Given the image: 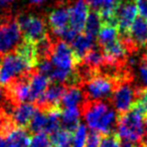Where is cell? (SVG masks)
Instances as JSON below:
<instances>
[{"instance_id":"obj_1","label":"cell","mask_w":147,"mask_h":147,"mask_svg":"<svg viewBox=\"0 0 147 147\" xmlns=\"http://www.w3.org/2000/svg\"><path fill=\"white\" fill-rule=\"evenodd\" d=\"M84 118L86 126L99 134L109 135L118 123L117 111L104 101L92 102L85 106Z\"/></svg>"},{"instance_id":"obj_2","label":"cell","mask_w":147,"mask_h":147,"mask_svg":"<svg viewBox=\"0 0 147 147\" xmlns=\"http://www.w3.org/2000/svg\"><path fill=\"white\" fill-rule=\"evenodd\" d=\"M116 129L119 138L138 143L147 135V115L133 107L118 119Z\"/></svg>"},{"instance_id":"obj_3","label":"cell","mask_w":147,"mask_h":147,"mask_svg":"<svg viewBox=\"0 0 147 147\" xmlns=\"http://www.w3.org/2000/svg\"><path fill=\"white\" fill-rule=\"evenodd\" d=\"M33 67L32 63L17 51L3 55L0 59V87H8L14 81L28 74Z\"/></svg>"},{"instance_id":"obj_4","label":"cell","mask_w":147,"mask_h":147,"mask_svg":"<svg viewBox=\"0 0 147 147\" xmlns=\"http://www.w3.org/2000/svg\"><path fill=\"white\" fill-rule=\"evenodd\" d=\"M49 59L53 65V69L69 76L76 77L75 67L78 63V59L74 53L71 45L67 42L63 40L55 42L53 45Z\"/></svg>"},{"instance_id":"obj_5","label":"cell","mask_w":147,"mask_h":147,"mask_svg":"<svg viewBox=\"0 0 147 147\" xmlns=\"http://www.w3.org/2000/svg\"><path fill=\"white\" fill-rule=\"evenodd\" d=\"M114 90L113 80L105 75H92L85 85V95L93 102L106 100L112 96Z\"/></svg>"},{"instance_id":"obj_6","label":"cell","mask_w":147,"mask_h":147,"mask_svg":"<svg viewBox=\"0 0 147 147\" xmlns=\"http://www.w3.org/2000/svg\"><path fill=\"white\" fill-rule=\"evenodd\" d=\"M22 32L16 20L0 23V53H12L21 43Z\"/></svg>"},{"instance_id":"obj_7","label":"cell","mask_w":147,"mask_h":147,"mask_svg":"<svg viewBox=\"0 0 147 147\" xmlns=\"http://www.w3.org/2000/svg\"><path fill=\"white\" fill-rule=\"evenodd\" d=\"M138 92L134 86L129 82H122L115 87L112 94V103L114 109L119 113H126L130 111L135 105Z\"/></svg>"},{"instance_id":"obj_8","label":"cell","mask_w":147,"mask_h":147,"mask_svg":"<svg viewBox=\"0 0 147 147\" xmlns=\"http://www.w3.org/2000/svg\"><path fill=\"white\" fill-rule=\"evenodd\" d=\"M25 40L33 43L47 37V25L38 16L34 15H22L17 20Z\"/></svg>"},{"instance_id":"obj_9","label":"cell","mask_w":147,"mask_h":147,"mask_svg":"<svg viewBox=\"0 0 147 147\" xmlns=\"http://www.w3.org/2000/svg\"><path fill=\"white\" fill-rule=\"evenodd\" d=\"M138 10L136 3L133 1H125L119 2L118 8L116 11V25L118 29L124 34H127L137 18Z\"/></svg>"},{"instance_id":"obj_10","label":"cell","mask_w":147,"mask_h":147,"mask_svg":"<svg viewBox=\"0 0 147 147\" xmlns=\"http://www.w3.org/2000/svg\"><path fill=\"white\" fill-rule=\"evenodd\" d=\"M69 27L80 34L84 31L85 24L89 15V5L85 0H78L69 7Z\"/></svg>"},{"instance_id":"obj_11","label":"cell","mask_w":147,"mask_h":147,"mask_svg":"<svg viewBox=\"0 0 147 147\" xmlns=\"http://www.w3.org/2000/svg\"><path fill=\"white\" fill-rule=\"evenodd\" d=\"M7 96L11 99L15 104H21V103H31V92L29 87L28 78H22L14 81L11 85L7 87Z\"/></svg>"},{"instance_id":"obj_12","label":"cell","mask_w":147,"mask_h":147,"mask_svg":"<svg viewBox=\"0 0 147 147\" xmlns=\"http://www.w3.org/2000/svg\"><path fill=\"white\" fill-rule=\"evenodd\" d=\"M37 110H38L37 107H35L32 103L17 104L10 111V121L15 127L24 128L25 126L29 125L31 119L33 118Z\"/></svg>"},{"instance_id":"obj_13","label":"cell","mask_w":147,"mask_h":147,"mask_svg":"<svg viewBox=\"0 0 147 147\" xmlns=\"http://www.w3.org/2000/svg\"><path fill=\"white\" fill-rule=\"evenodd\" d=\"M129 45H130L129 40L125 41L118 39L111 45L103 47L104 49L103 53H104L105 59H106V65H115L119 61L124 59L127 57V53H128Z\"/></svg>"},{"instance_id":"obj_14","label":"cell","mask_w":147,"mask_h":147,"mask_svg":"<svg viewBox=\"0 0 147 147\" xmlns=\"http://www.w3.org/2000/svg\"><path fill=\"white\" fill-rule=\"evenodd\" d=\"M49 23L55 36H59L61 31L69 27V7L59 6L53 9L49 15Z\"/></svg>"},{"instance_id":"obj_15","label":"cell","mask_w":147,"mask_h":147,"mask_svg":"<svg viewBox=\"0 0 147 147\" xmlns=\"http://www.w3.org/2000/svg\"><path fill=\"white\" fill-rule=\"evenodd\" d=\"M65 87L63 84L59 83H53L47 87L45 94L41 96V98L37 101L39 106L47 107V109L51 108H57L61 102V98L65 93Z\"/></svg>"},{"instance_id":"obj_16","label":"cell","mask_w":147,"mask_h":147,"mask_svg":"<svg viewBox=\"0 0 147 147\" xmlns=\"http://www.w3.org/2000/svg\"><path fill=\"white\" fill-rule=\"evenodd\" d=\"M127 34L129 35L128 40L130 43H134L138 47L147 45V19L137 17Z\"/></svg>"},{"instance_id":"obj_17","label":"cell","mask_w":147,"mask_h":147,"mask_svg":"<svg viewBox=\"0 0 147 147\" xmlns=\"http://www.w3.org/2000/svg\"><path fill=\"white\" fill-rule=\"evenodd\" d=\"M1 136L6 138L11 147H29L30 145L31 137L24 128L13 126Z\"/></svg>"},{"instance_id":"obj_18","label":"cell","mask_w":147,"mask_h":147,"mask_svg":"<svg viewBox=\"0 0 147 147\" xmlns=\"http://www.w3.org/2000/svg\"><path fill=\"white\" fill-rule=\"evenodd\" d=\"M95 40L96 39L85 33H80L77 37L71 42V47L74 53L76 55L77 59H83L84 57L95 47Z\"/></svg>"},{"instance_id":"obj_19","label":"cell","mask_w":147,"mask_h":147,"mask_svg":"<svg viewBox=\"0 0 147 147\" xmlns=\"http://www.w3.org/2000/svg\"><path fill=\"white\" fill-rule=\"evenodd\" d=\"M28 82L29 87H30L32 102L38 101L47 91V87L49 86V77L45 76V75L37 71V73L30 75V77H28Z\"/></svg>"},{"instance_id":"obj_20","label":"cell","mask_w":147,"mask_h":147,"mask_svg":"<svg viewBox=\"0 0 147 147\" xmlns=\"http://www.w3.org/2000/svg\"><path fill=\"white\" fill-rule=\"evenodd\" d=\"M85 99H86V95L82 89L77 86H71L65 90L61 104L65 108L80 107L85 103Z\"/></svg>"},{"instance_id":"obj_21","label":"cell","mask_w":147,"mask_h":147,"mask_svg":"<svg viewBox=\"0 0 147 147\" xmlns=\"http://www.w3.org/2000/svg\"><path fill=\"white\" fill-rule=\"evenodd\" d=\"M82 112L80 107L65 108L61 111V125L65 129L73 132L76 127L80 124V118Z\"/></svg>"},{"instance_id":"obj_22","label":"cell","mask_w":147,"mask_h":147,"mask_svg":"<svg viewBox=\"0 0 147 147\" xmlns=\"http://www.w3.org/2000/svg\"><path fill=\"white\" fill-rule=\"evenodd\" d=\"M98 42L103 47L111 45L114 41L119 39V29L116 25L108 24V23H103L100 31L98 33Z\"/></svg>"},{"instance_id":"obj_23","label":"cell","mask_w":147,"mask_h":147,"mask_svg":"<svg viewBox=\"0 0 147 147\" xmlns=\"http://www.w3.org/2000/svg\"><path fill=\"white\" fill-rule=\"evenodd\" d=\"M102 25H103V20L101 18L100 14L97 11H92L88 15L86 24H85L84 33L96 39Z\"/></svg>"},{"instance_id":"obj_24","label":"cell","mask_w":147,"mask_h":147,"mask_svg":"<svg viewBox=\"0 0 147 147\" xmlns=\"http://www.w3.org/2000/svg\"><path fill=\"white\" fill-rule=\"evenodd\" d=\"M83 61H84L85 65L87 67H90V69L101 67L102 65H106V59H105L104 53L96 47L91 49L84 57Z\"/></svg>"},{"instance_id":"obj_25","label":"cell","mask_w":147,"mask_h":147,"mask_svg":"<svg viewBox=\"0 0 147 147\" xmlns=\"http://www.w3.org/2000/svg\"><path fill=\"white\" fill-rule=\"evenodd\" d=\"M47 129H45V133L51 135L61 129V111L59 108H51L47 111Z\"/></svg>"},{"instance_id":"obj_26","label":"cell","mask_w":147,"mask_h":147,"mask_svg":"<svg viewBox=\"0 0 147 147\" xmlns=\"http://www.w3.org/2000/svg\"><path fill=\"white\" fill-rule=\"evenodd\" d=\"M73 132L65 128H61L51 135L53 147H71Z\"/></svg>"},{"instance_id":"obj_27","label":"cell","mask_w":147,"mask_h":147,"mask_svg":"<svg viewBox=\"0 0 147 147\" xmlns=\"http://www.w3.org/2000/svg\"><path fill=\"white\" fill-rule=\"evenodd\" d=\"M47 125V112L37 110L36 113L34 114V116H33V118L31 119L30 123H29L30 130L33 131L34 133H39V132L45 133Z\"/></svg>"},{"instance_id":"obj_28","label":"cell","mask_w":147,"mask_h":147,"mask_svg":"<svg viewBox=\"0 0 147 147\" xmlns=\"http://www.w3.org/2000/svg\"><path fill=\"white\" fill-rule=\"evenodd\" d=\"M88 135V127L85 124H79L73 131L71 147H85Z\"/></svg>"},{"instance_id":"obj_29","label":"cell","mask_w":147,"mask_h":147,"mask_svg":"<svg viewBox=\"0 0 147 147\" xmlns=\"http://www.w3.org/2000/svg\"><path fill=\"white\" fill-rule=\"evenodd\" d=\"M29 147H53L51 136L47 133H35L30 139Z\"/></svg>"},{"instance_id":"obj_30","label":"cell","mask_w":147,"mask_h":147,"mask_svg":"<svg viewBox=\"0 0 147 147\" xmlns=\"http://www.w3.org/2000/svg\"><path fill=\"white\" fill-rule=\"evenodd\" d=\"M134 108L142 112L143 114L147 115V89L144 91L138 92V96H137V100L135 103Z\"/></svg>"},{"instance_id":"obj_31","label":"cell","mask_w":147,"mask_h":147,"mask_svg":"<svg viewBox=\"0 0 147 147\" xmlns=\"http://www.w3.org/2000/svg\"><path fill=\"white\" fill-rule=\"evenodd\" d=\"M36 67L37 69H38V73L42 74V75H45L47 77H49V75H51L53 69V63L49 59H40V61H37Z\"/></svg>"},{"instance_id":"obj_32","label":"cell","mask_w":147,"mask_h":147,"mask_svg":"<svg viewBox=\"0 0 147 147\" xmlns=\"http://www.w3.org/2000/svg\"><path fill=\"white\" fill-rule=\"evenodd\" d=\"M100 147H121L120 138L115 135H107L102 138Z\"/></svg>"},{"instance_id":"obj_33","label":"cell","mask_w":147,"mask_h":147,"mask_svg":"<svg viewBox=\"0 0 147 147\" xmlns=\"http://www.w3.org/2000/svg\"><path fill=\"white\" fill-rule=\"evenodd\" d=\"M101 141H102L101 134H99V133H97V132H93L92 131V132L89 133L85 147H100Z\"/></svg>"},{"instance_id":"obj_34","label":"cell","mask_w":147,"mask_h":147,"mask_svg":"<svg viewBox=\"0 0 147 147\" xmlns=\"http://www.w3.org/2000/svg\"><path fill=\"white\" fill-rule=\"evenodd\" d=\"M138 76L142 85L147 88V59L143 61L138 67Z\"/></svg>"},{"instance_id":"obj_35","label":"cell","mask_w":147,"mask_h":147,"mask_svg":"<svg viewBox=\"0 0 147 147\" xmlns=\"http://www.w3.org/2000/svg\"><path fill=\"white\" fill-rule=\"evenodd\" d=\"M136 6L140 17L147 19V0H136Z\"/></svg>"},{"instance_id":"obj_36","label":"cell","mask_w":147,"mask_h":147,"mask_svg":"<svg viewBox=\"0 0 147 147\" xmlns=\"http://www.w3.org/2000/svg\"><path fill=\"white\" fill-rule=\"evenodd\" d=\"M121 147H139V145H138V143L122 140V142H121Z\"/></svg>"},{"instance_id":"obj_37","label":"cell","mask_w":147,"mask_h":147,"mask_svg":"<svg viewBox=\"0 0 147 147\" xmlns=\"http://www.w3.org/2000/svg\"><path fill=\"white\" fill-rule=\"evenodd\" d=\"M0 147H11L6 138L4 136H1V135H0Z\"/></svg>"},{"instance_id":"obj_38","label":"cell","mask_w":147,"mask_h":147,"mask_svg":"<svg viewBox=\"0 0 147 147\" xmlns=\"http://www.w3.org/2000/svg\"><path fill=\"white\" fill-rule=\"evenodd\" d=\"M5 98H6V92L0 87V106L3 104V102L5 101Z\"/></svg>"},{"instance_id":"obj_39","label":"cell","mask_w":147,"mask_h":147,"mask_svg":"<svg viewBox=\"0 0 147 147\" xmlns=\"http://www.w3.org/2000/svg\"><path fill=\"white\" fill-rule=\"evenodd\" d=\"M13 0H0V7H5L9 5Z\"/></svg>"},{"instance_id":"obj_40","label":"cell","mask_w":147,"mask_h":147,"mask_svg":"<svg viewBox=\"0 0 147 147\" xmlns=\"http://www.w3.org/2000/svg\"><path fill=\"white\" fill-rule=\"evenodd\" d=\"M7 119H4V116H3L2 112H0V130L2 129L3 125L5 124V122H6Z\"/></svg>"},{"instance_id":"obj_41","label":"cell","mask_w":147,"mask_h":147,"mask_svg":"<svg viewBox=\"0 0 147 147\" xmlns=\"http://www.w3.org/2000/svg\"><path fill=\"white\" fill-rule=\"evenodd\" d=\"M47 0H29V2L32 5H40L42 3H45Z\"/></svg>"},{"instance_id":"obj_42","label":"cell","mask_w":147,"mask_h":147,"mask_svg":"<svg viewBox=\"0 0 147 147\" xmlns=\"http://www.w3.org/2000/svg\"><path fill=\"white\" fill-rule=\"evenodd\" d=\"M144 147H147V135H146V138H145V142H144Z\"/></svg>"}]
</instances>
